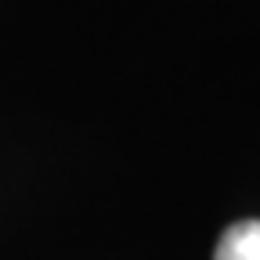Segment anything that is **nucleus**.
Masks as SVG:
<instances>
[{"label": "nucleus", "instance_id": "f257e3e1", "mask_svg": "<svg viewBox=\"0 0 260 260\" xmlns=\"http://www.w3.org/2000/svg\"><path fill=\"white\" fill-rule=\"evenodd\" d=\"M213 260H260V220H235L228 232L220 235Z\"/></svg>", "mask_w": 260, "mask_h": 260}]
</instances>
